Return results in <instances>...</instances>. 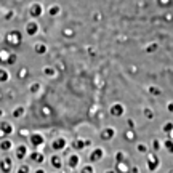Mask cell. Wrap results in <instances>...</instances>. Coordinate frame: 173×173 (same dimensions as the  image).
<instances>
[{
	"label": "cell",
	"instance_id": "cell-14",
	"mask_svg": "<svg viewBox=\"0 0 173 173\" xmlns=\"http://www.w3.org/2000/svg\"><path fill=\"white\" fill-rule=\"evenodd\" d=\"M7 79H8V74H7V71L0 69V82H5Z\"/></svg>",
	"mask_w": 173,
	"mask_h": 173
},
{
	"label": "cell",
	"instance_id": "cell-10",
	"mask_svg": "<svg viewBox=\"0 0 173 173\" xmlns=\"http://www.w3.org/2000/svg\"><path fill=\"white\" fill-rule=\"evenodd\" d=\"M0 128H2V132L5 133V135H10V133L13 132V127H11L8 122H3V124H0Z\"/></svg>",
	"mask_w": 173,
	"mask_h": 173
},
{
	"label": "cell",
	"instance_id": "cell-15",
	"mask_svg": "<svg viewBox=\"0 0 173 173\" xmlns=\"http://www.w3.org/2000/svg\"><path fill=\"white\" fill-rule=\"evenodd\" d=\"M18 173H29V165H21L18 168Z\"/></svg>",
	"mask_w": 173,
	"mask_h": 173
},
{
	"label": "cell",
	"instance_id": "cell-6",
	"mask_svg": "<svg viewBox=\"0 0 173 173\" xmlns=\"http://www.w3.org/2000/svg\"><path fill=\"white\" fill-rule=\"evenodd\" d=\"M29 157H31V160H32V162H37V164H42V162H43V159H45L42 152H32V154H31Z\"/></svg>",
	"mask_w": 173,
	"mask_h": 173
},
{
	"label": "cell",
	"instance_id": "cell-4",
	"mask_svg": "<svg viewBox=\"0 0 173 173\" xmlns=\"http://www.w3.org/2000/svg\"><path fill=\"white\" fill-rule=\"evenodd\" d=\"M27 152H29V151H27V146H26V144H19V146L16 148V157H18L19 160L24 159V157L27 156Z\"/></svg>",
	"mask_w": 173,
	"mask_h": 173
},
{
	"label": "cell",
	"instance_id": "cell-1",
	"mask_svg": "<svg viewBox=\"0 0 173 173\" xmlns=\"http://www.w3.org/2000/svg\"><path fill=\"white\" fill-rule=\"evenodd\" d=\"M11 168H13V162H11L10 157H3L2 160H0V170L3 173H10Z\"/></svg>",
	"mask_w": 173,
	"mask_h": 173
},
{
	"label": "cell",
	"instance_id": "cell-11",
	"mask_svg": "<svg viewBox=\"0 0 173 173\" xmlns=\"http://www.w3.org/2000/svg\"><path fill=\"white\" fill-rule=\"evenodd\" d=\"M27 32L31 35H34L37 32V24H35V23H27Z\"/></svg>",
	"mask_w": 173,
	"mask_h": 173
},
{
	"label": "cell",
	"instance_id": "cell-9",
	"mask_svg": "<svg viewBox=\"0 0 173 173\" xmlns=\"http://www.w3.org/2000/svg\"><path fill=\"white\" fill-rule=\"evenodd\" d=\"M31 15H32V16H40L42 15V7L37 5V3H34V5L31 7Z\"/></svg>",
	"mask_w": 173,
	"mask_h": 173
},
{
	"label": "cell",
	"instance_id": "cell-23",
	"mask_svg": "<svg viewBox=\"0 0 173 173\" xmlns=\"http://www.w3.org/2000/svg\"><path fill=\"white\" fill-rule=\"evenodd\" d=\"M35 173H45V170H42V168H40V170H37Z\"/></svg>",
	"mask_w": 173,
	"mask_h": 173
},
{
	"label": "cell",
	"instance_id": "cell-2",
	"mask_svg": "<svg viewBox=\"0 0 173 173\" xmlns=\"http://www.w3.org/2000/svg\"><path fill=\"white\" fill-rule=\"evenodd\" d=\"M7 42L10 43V45H19V42H21V34L19 32H10L7 35Z\"/></svg>",
	"mask_w": 173,
	"mask_h": 173
},
{
	"label": "cell",
	"instance_id": "cell-7",
	"mask_svg": "<svg viewBox=\"0 0 173 173\" xmlns=\"http://www.w3.org/2000/svg\"><path fill=\"white\" fill-rule=\"evenodd\" d=\"M68 165H69V168H76L77 165H79V156L77 154H72L69 157V160H68Z\"/></svg>",
	"mask_w": 173,
	"mask_h": 173
},
{
	"label": "cell",
	"instance_id": "cell-8",
	"mask_svg": "<svg viewBox=\"0 0 173 173\" xmlns=\"http://www.w3.org/2000/svg\"><path fill=\"white\" fill-rule=\"evenodd\" d=\"M50 162L53 164V167H55V168H61V167H63L61 157H60V156H56V154H55V156H52V159H50Z\"/></svg>",
	"mask_w": 173,
	"mask_h": 173
},
{
	"label": "cell",
	"instance_id": "cell-21",
	"mask_svg": "<svg viewBox=\"0 0 173 173\" xmlns=\"http://www.w3.org/2000/svg\"><path fill=\"white\" fill-rule=\"evenodd\" d=\"M19 135H21V136H31L27 130H21V132H19Z\"/></svg>",
	"mask_w": 173,
	"mask_h": 173
},
{
	"label": "cell",
	"instance_id": "cell-5",
	"mask_svg": "<svg viewBox=\"0 0 173 173\" xmlns=\"http://www.w3.org/2000/svg\"><path fill=\"white\" fill-rule=\"evenodd\" d=\"M52 148L55 149V151H61V149L66 148V140L64 138H58L56 141H53L52 143Z\"/></svg>",
	"mask_w": 173,
	"mask_h": 173
},
{
	"label": "cell",
	"instance_id": "cell-12",
	"mask_svg": "<svg viewBox=\"0 0 173 173\" xmlns=\"http://www.w3.org/2000/svg\"><path fill=\"white\" fill-rule=\"evenodd\" d=\"M10 148H11V141H8V140L0 141V149H3V151H8Z\"/></svg>",
	"mask_w": 173,
	"mask_h": 173
},
{
	"label": "cell",
	"instance_id": "cell-16",
	"mask_svg": "<svg viewBox=\"0 0 173 173\" xmlns=\"http://www.w3.org/2000/svg\"><path fill=\"white\" fill-rule=\"evenodd\" d=\"M80 173H93V167H90V165H85V167L82 168Z\"/></svg>",
	"mask_w": 173,
	"mask_h": 173
},
{
	"label": "cell",
	"instance_id": "cell-3",
	"mask_svg": "<svg viewBox=\"0 0 173 173\" xmlns=\"http://www.w3.org/2000/svg\"><path fill=\"white\" fill-rule=\"evenodd\" d=\"M29 140H31V144L35 148H39V146H42L45 141H43V136L42 135H39V133H32V135L29 136Z\"/></svg>",
	"mask_w": 173,
	"mask_h": 173
},
{
	"label": "cell",
	"instance_id": "cell-19",
	"mask_svg": "<svg viewBox=\"0 0 173 173\" xmlns=\"http://www.w3.org/2000/svg\"><path fill=\"white\" fill-rule=\"evenodd\" d=\"M58 11H60V8H58V7H53V8H50L48 13H50V15H56Z\"/></svg>",
	"mask_w": 173,
	"mask_h": 173
},
{
	"label": "cell",
	"instance_id": "cell-18",
	"mask_svg": "<svg viewBox=\"0 0 173 173\" xmlns=\"http://www.w3.org/2000/svg\"><path fill=\"white\" fill-rule=\"evenodd\" d=\"M27 77V69H21V72H19V79H24Z\"/></svg>",
	"mask_w": 173,
	"mask_h": 173
},
{
	"label": "cell",
	"instance_id": "cell-20",
	"mask_svg": "<svg viewBox=\"0 0 173 173\" xmlns=\"http://www.w3.org/2000/svg\"><path fill=\"white\" fill-rule=\"evenodd\" d=\"M21 112H23V108H19L15 111V117H21Z\"/></svg>",
	"mask_w": 173,
	"mask_h": 173
},
{
	"label": "cell",
	"instance_id": "cell-17",
	"mask_svg": "<svg viewBox=\"0 0 173 173\" xmlns=\"http://www.w3.org/2000/svg\"><path fill=\"white\" fill-rule=\"evenodd\" d=\"M35 52H37V53H45V47H43V45H37V47H35Z\"/></svg>",
	"mask_w": 173,
	"mask_h": 173
},
{
	"label": "cell",
	"instance_id": "cell-22",
	"mask_svg": "<svg viewBox=\"0 0 173 173\" xmlns=\"http://www.w3.org/2000/svg\"><path fill=\"white\" fill-rule=\"evenodd\" d=\"M3 136H5V133L2 132V128H0V138H3Z\"/></svg>",
	"mask_w": 173,
	"mask_h": 173
},
{
	"label": "cell",
	"instance_id": "cell-13",
	"mask_svg": "<svg viewBox=\"0 0 173 173\" xmlns=\"http://www.w3.org/2000/svg\"><path fill=\"white\" fill-rule=\"evenodd\" d=\"M101 152H103V151H101V149H96V151L92 154V157H90V159H92V160H98V159H100V157H101Z\"/></svg>",
	"mask_w": 173,
	"mask_h": 173
}]
</instances>
